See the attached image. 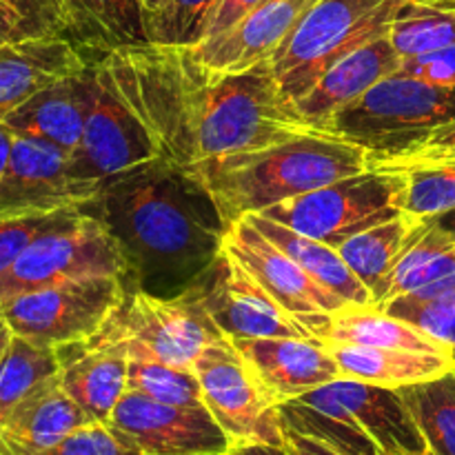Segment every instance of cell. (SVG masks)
I'll return each mask as SVG.
<instances>
[{"instance_id": "cell-1", "label": "cell", "mask_w": 455, "mask_h": 455, "mask_svg": "<svg viewBox=\"0 0 455 455\" xmlns=\"http://www.w3.org/2000/svg\"><path fill=\"white\" fill-rule=\"evenodd\" d=\"M83 209L118 243L124 284L158 298L182 296L216 260L229 231L203 180L167 158L111 178Z\"/></svg>"}, {"instance_id": "cell-2", "label": "cell", "mask_w": 455, "mask_h": 455, "mask_svg": "<svg viewBox=\"0 0 455 455\" xmlns=\"http://www.w3.org/2000/svg\"><path fill=\"white\" fill-rule=\"evenodd\" d=\"M180 53V164L204 163L278 145L311 132L275 78L271 62L234 74H207Z\"/></svg>"}, {"instance_id": "cell-3", "label": "cell", "mask_w": 455, "mask_h": 455, "mask_svg": "<svg viewBox=\"0 0 455 455\" xmlns=\"http://www.w3.org/2000/svg\"><path fill=\"white\" fill-rule=\"evenodd\" d=\"M216 200L227 227L340 178L373 169L367 149L336 133L311 129L302 136L247 154L191 164Z\"/></svg>"}, {"instance_id": "cell-4", "label": "cell", "mask_w": 455, "mask_h": 455, "mask_svg": "<svg viewBox=\"0 0 455 455\" xmlns=\"http://www.w3.org/2000/svg\"><path fill=\"white\" fill-rule=\"evenodd\" d=\"M455 123V87H438L400 71L331 118L324 132L355 142L373 164L404 154Z\"/></svg>"}, {"instance_id": "cell-5", "label": "cell", "mask_w": 455, "mask_h": 455, "mask_svg": "<svg viewBox=\"0 0 455 455\" xmlns=\"http://www.w3.org/2000/svg\"><path fill=\"white\" fill-rule=\"evenodd\" d=\"M398 4L400 0H315L269 60L287 96L298 100L333 62L387 34Z\"/></svg>"}, {"instance_id": "cell-6", "label": "cell", "mask_w": 455, "mask_h": 455, "mask_svg": "<svg viewBox=\"0 0 455 455\" xmlns=\"http://www.w3.org/2000/svg\"><path fill=\"white\" fill-rule=\"evenodd\" d=\"M218 338L225 336L185 296L158 298L138 287H124L116 309L87 342L114 347L127 358L191 369L204 347Z\"/></svg>"}, {"instance_id": "cell-7", "label": "cell", "mask_w": 455, "mask_h": 455, "mask_svg": "<svg viewBox=\"0 0 455 455\" xmlns=\"http://www.w3.org/2000/svg\"><path fill=\"white\" fill-rule=\"evenodd\" d=\"M407 173L369 169L262 212L300 234L340 247L360 231L404 213Z\"/></svg>"}, {"instance_id": "cell-8", "label": "cell", "mask_w": 455, "mask_h": 455, "mask_svg": "<svg viewBox=\"0 0 455 455\" xmlns=\"http://www.w3.org/2000/svg\"><path fill=\"white\" fill-rule=\"evenodd\" d=\"M124 287L123 275L69 280L0 302V318L13 336L56 349L96 336Z\"/></svg>"}, {"instance_id": "cell-9", "label": "cell", "mask_w": 455, "mask_h": 455, "mask_svg": "<svg viewBox=\"0 0 455 455\" xmlns=\"http://www.w3.org/2000/svg\"><path fill=\"white\" fill-rule=\"evenodd\" d=\"M96 275L124 278L127 262L107 227L83 209L71 222L36 238L0 274V302L36 289Z\"/></svg>"}, {"instance_id": "cell-10", "label": "cell", "mask_w": 455, "mask_h": 455, "mask_svg": "<svg viewBox=\"0 0 455 455\" xmlns=\"http://www.w3.org/2000/svg\"><path fill=\"white\" fill-rule=\"evenodd\" d=\"M203 387V403L222 427L235 451L244 447H284L280 407L267 395L229 338L204 347L191 367Z\"/></svg>"}, {"instance_id": "cell-11", "label": "cell", "mask_w": 455, "mask_h": 455, "mask_svg": "<svg viewBox=\"0 0 455 455\" xmlns=\"http://www.w3.org/2000/svg\"><path fill=\"white\" fill-rule=\"evenodd\" d=\"M182 296L194 302L209 323L229 340L240 338H309L314 333L287 314L256 278L222 251Z\"/></svg>"}, {"instance_id": "cell-12", "label": "cell", "mask_w": 455, "mask_h": 455, "mask_svg": "<svg viewBox=\"0 0 455 455\" xmlns=\"http://www.w3.org/2000/svg\"><path fill=\"white\" fill-rule=\"evenodd\" d=\"M225 249L291 318L314 333L315 340L323 342L333 315L349 307L336 293L311 280L278 244L262 235L247 218H240L229 227Z\"/></svg>"}, {"instance_id": "cell-13", "label": "cell", "mask_w": 455, "mask_h": 455, "mask_svg": "<svg viewBox=\"0 0 455 455\" xmlns=\"http://www.w3.org/2000/svg\"><path fill=\"white\" fill-rule=\"evenodd\" d=\"M109 425L123 431L142 455H231L235 444L207 407H176L124 391Z\"/></svg>"}, {"instance_id": "cell-14", "label": "cell", "mask_w": 455, "mask_h": 455, "mask_svg": "<svg viewBox=\"0 0 455 455\" xmlns=\"http://www.w3.org/2000/svg\"><path fill=\"white\" fill-rule=\"evenodd\" d=\"M69 156L34 138L13 136L12 156L0 178V218L83 209L98 196L69 176Z\"/></svg>"}, {"instance_id": "cell-15", "label": "cell", "mask_w": 455, "mask_h": 455, "mask_svg": "<svg viewBox=\"0 0 455 455\" xmlns=\"http://www.w3.org/2000/svg\"><path fill=\"white\" fill-rule=\"evenodd\" d=\"M291 403L347 418L385 455H422L427 451L425 438L398 389L340 378Z\"/></svg>"}, {"instance_id": "cell-16", "label": "cell", "mask_w": 455, "mask_h": 455, "mask_svg": "<svg viewBox=\"0 0 455 455\" xmlns=\"http://www.w3.org/2000/svg\"><path fill=\"white\" fill-rule=\"evenodd\" d=\"M315 0H265L238 25L196 47L185 56L207 74H234L274 58Z\"/></svg>"}, {"instance_id": "cell-17", "label": "cell", "mask_w": 455, "mask_h": 455, "mask_svg": "<svg viewBox=\"0 0 455 455\" xmlns=\"http://www.w3.org/2000/svg\"><path fill=\"white\" fill-rule=\"evenodd\" d=\"M231 342L278 407L342 378L336 358L320 340L240 338Z\"/></svg>"}, {"instance_id": "cell-18", "label": "cell", "mask_w": 455, "mask_h": 455, "mask_svg": "<svg viewBox=\"0 0 455 455\" xmlns=\"http://www.w3.org/2000/svg\"><path fill=\"white\" fill-rule=\"evenodd\" d=\"M400 69V56L389 36L382 34L371 43L354 49L333 62L314 87L302 93L296 102L302 118L314 129H327L331 118L345 107L358 102L380 80Z\"/></svg>"}, {"instance_id": "cell-19", "label": "cell", "mask_w": 455, "mask_h": 455, "mask_svg": "<svg viewBox=\"0 0 455 455\" xmlns=\"http://www.w3.org/2000/svg\"><path fill=\"white\" fill-rule=\"evenodd\" d=\"M92 98L93 65L89 58L84 69L36 93L13 114H9L4 124L12 129L13 136L43 140L71 156L83 140Z\"/></svg>"}, {"instance_id": "cell-20", "label": "cell", "mask_w": 455, "mask_h": 455, "mask_svg": "<svg viewBox=\"0 0 455 455\" xmlns=\"http://www.w3.org/2000/svg\"><path fill=\"white\" fill-rule=\"evenodd\" d=\"M89 56L65 36H34L0 47V123L49 84L84 69Z\"/></svg>"}, {"instance_id": "cell-21", "label": "cell", "mask_w": 455, "mask_h": 455, "mask_svg": "<svg viewBox=\"0 0 455 455\" xmlns=\"http://www.w3.org/2000/svg\"><path fill=\"white\" fill-rule=\"evenodd\" d=\"M56 355L62 391L89 422H109L127 391V355L114 347H96L87 340L56 347Z\"/></svg>"}, {"instance_id": "cell-22", "label": "cell", "mask_w": 455, "mask_h": 455, "mask_svg": "<svg viewBox=\"0 0 455 455\" xmlns=\"http://www.w3.org/2000/svg\"><path fill=\"white\" fill-rule=\"evenodd\" d=\"M87 422L56 376L0 420V455H40Z\"/></svg>"}, {"instance_id": "cell-23", "label": "cell", "mask_w": 455, "mask_h": 455, "mask_svg": "<svg viewBox=\"0 0 455 455\" xmlns=\"http://www.w3.org/2000/svg\"><path fill=\"white\" fill-rule=\"evenodd\" d=\"M324 345L336 358L342 378L389 387V389L434 380L455 369L453 354L380 349V347L345 345V342H324Z\"/></svg>"}, {"instance_id": "cell-24", "label": "cell", "mask_w": 455, "mask_h": 455, "mask_svg": "<svg viewBox=\"0 0 455 455\" xmlns=\"http://www.w3.org/2000/svg\"><path fill=\"white\" fill-rule=\"evenodd\" d=\"M262 235L278 244L311 280L323 284L331 293H336L340 300L351 307H373V296L367 287L358 280V275L347 267L336 247L315 240L311 235L300 234L291 227L275 222L262 213L244 216Z\"/></svg>"}, {"instance_id": "cell-25", "label": "cell", "mask_w": 455, "mask_h": 455, "mask_svg": "<svg viewBox=\"0 0 455 455\" xmlns=\"http://www.w3.org/2000/svg\"><path fill=\"white\" fill-rule=\"evenodd\" d=\"M425 229L427 220H418L409 213H403V216L351 235L338 247V253L347 262V267L371 291L373 307L382 302L387 278L394 271L395 262L425 234Z\"/></svg>"}, {"instance_id": "cell-26", "label": "cell", "mask_w": 455, "mask_h": 455, "mask_svg": "<svg viewBox=\"0 0 455 455\" xmlns=\"http://www.w3.org/2000/svg\"><path fill=\"white\" fill-rule=\"evenodd\" d=\"M69 40L84 53L149 44L140 0H69Z\"/></svg>"}, {"instance_id": "cell-27", "label": "cell", "mask_w": 455, "mask_h": 455, "mask_svg": "<svg viewBox=\"0 0 455 455\" xmlns=\"http://www.w3.org/2000/svg\"><path fill=\"white\" fill-rule=\"evenodd\" d=\"M323 342L380 347V349L425 351V354H453L447 345L438 342L413 327L411 323L395 318L378 307H345L333 315ZM455 355V354H453Z\"/></svg>"}, {"instance_id": "cell-28", "label": "cell", "mask_w": 455, "mask_h": 455, "mask_svg": "<svg viewBox=\"0 0 455 455\" xmlns=\"http://www.w3.org/2000/svg\"><path fill=\"white\" fill-rule=\"evenodd\" d=\"M449 275H455V244L427 222L425 234L395 262L394 271L387 278L385 296L378 309L387 302L411 296Z\"/></svg>"}, {"instance_id": "cell-29", "label": "cell", "mask_w": 455, "mask_h": 455, "mask_svg": "<svg viewBox=\"0 0 455 455\" xmlns=\"http://www.w3.org/2000/svg\"><path fill=\"white\" fill-rule=\"evenodd\" d=\"M427 449L435 455H455V369L434 380L400 387Z\"/></svg>"}, {"instance_id": "cell-30", "label": "cell", "mask_w": 455, "mask_h": 455, "mask_svg": "<svg viewBox=\"0 0 455 455\" xmlns=\"http://www.w3.org/2000/svg\"><path fill=\"white\" fill-rule=\"evenodd\" d=\"M387 36L400 60L449 47L455 43V12L422 0H400Z\"/></svg>"}, {"instance_id": "cell-31", "label": "cell", "mask_w": 455, "mask_h": 455, "mask_svg": "<svg viewBox=\"0 0 455 455\" xmlns=\"http://www.w3.org/2000/svg\"><path fill=\"white\" fill-rule=\"evenodd\" d=\"M58 369L56 349L13 336L0 360V420L40 385L56 378Z\"/></svg>"}, {"instance_id": "cell-32", "label": "cell", "mask_w": 455, "mask_h": 455, "mask_svg": "<svg viewBox=\"0 0 455 455\" xmlns=\"http://www.w3.org/2000/svg\"><path fill=\"white\" fill-rule=\"evenodd\" d=\"M218 0H163L147 13L149 44L163 49H191L204 38Z\"/></svg>"}, {"instance_id": "cell-33", "label": "cell", "mask_w": 455, "mask_h": 455, "mask_svg": "<svg viewBox=\"0 0 455 455\" xmlns=\"http://www.w3.org/2000/svg\"><path fill=\"white\" fill-rule=\"evenodd\" d=\"M127 360L129 391H138L147 398L176 407H204L203 387L194 369H178L147 358Z\"/></svg>"}, {"instance_id": "cell-34", "label": "cell", "mask_w": 455, "mask_h": 455, "mask_svg": "<svg viewBox=\"0 0 455 455\" xmlns=\"http://www.w3.org/2000/svg\"><path fill=\"white\" fill-rule=\"evenodd\" d=\"M404 173H407L404 213L418 220H429L455 209V160L404 169Z\"/></svg>"}, {"instance_id": "cell-35", "label": "cell", "mask_w": 455, "mask_h": 455, "mask_svg": "<svg viewBox=\"0 0 455 455\" xmlns=\"http://www.w3.org/2000/svg\"><path fill=\"white\" fill-rule=\"evenodd\" d=\"M83 209H62L53 213L0 218V274L22 256L27 247L47 231L58 229L74 220Z\"/></svg>"}, {"instance_id": "cell-36", "label": "cell", "mask_w": 455, "mask_h": 455, "mask_svg": "<svg viewBox=\"0 0 455 455\" xmlns=\"http://www.w3.org/2000/svg\"><path fill=\"white\" fill-rule=\"evenodd\" d=\"M40 455H142L140 449L109 422H87Z\"/></svg>"}, {"instance_id": "cell-37", "label": "cell", "mask_w": 455, "mask_h": 455, "mask_svg": "<svg viewBox=\"0 0 455 455\" xmlns=\"http://www.w3.org/2000/svg\"><path fill=\"white\" fill-rule=\"evenodd\" d=\"M4 9L13 13L34 36H65L69 38L71 13L69 0H0Z\"/></svg>"}, {"instance_id": "cell-38", "label": "cell", "mask_w": 455, "mask_h": 455, "mask_svg": "<svg viewBox=\"0 0 455 455\" xmlns=\"http://www.w3.org/2000/svg\"><path fill=\"white\" fill-rule=\"evenodd\" d=\"M449 160H455V123L431 133L427 140H422L413 149L394 156L389 160H382V163H376L373 167L389 169V172H404V169L449 163Z\"/></svg>"}, {"instance_id": "cell-39", "label": "cell", "mask_w": 455, "mask_h": 455, "mask_svg": "<svg viewBox=\"0 0 455 455\" xmlns=\"http://www.w3.org/2000/svg\"><path fill=\"white\" fill-rule=\"evenodd\" d=\"M400 74L438 87H455V43L435 52L400 60Z\"/></svg>"}, {"instance_id": "cell-40", "label": "cell", "mask_w": 455, "mask_h": 455, "mask_svg": "<svg viewBox=\"0 0 455 455\" xmlns=\"http://www.w3.org/2000/svg\"><path fill=\"white\" fill-rule=\"evenodd\" d=\"M262 3H265V0H218L212 18H209L207 29H204L203 40H212L216 38V36L229 31L231 27L238 25L244 16H249V13L256 7H260ZM203 40H200V43H203Z\"/></svg>"}, {"instance_id": "cell-41", "label": "cell", "mask_w": 455, "mask_h": 455, "mask_svg": "<svg viewBox=\"0 0 455 455\" xmlns=\"http://www.w3.org/2000/svg\"><path fill=\"white\" fill-rule=\"evenodd\" d=\"M284 455H342L329 444L284 427Z\"/></svg>"}, {"instance_id": "cell-42", "label": "cell", "mask_w": 455, "mask_h": 455, "mask_svg": "<svg viewBox=\"0 0 455 455\" xmlns=\"http://www.w3.org/2000/svg\"><path fill=\"white\" fill-rule=\"evenodd\" d=\"M22 38H31V36L27 34L25 27L20 25V20H18L9 9H4L3 4H0V47H4V44L9 43H16V40Z\"/></svg>"}, {"instance_id": "cell-43", "label": "cell", "mask_w": 455, "mask_h": 455, "mask_svg": "<svg viewBox=\"0 0 455 455\" xmlns=\"http://www.w3.org/2000/svg\"><path fill=\"white\" fill-rule=\"evenodd\" d=\"M427 222H429L435 231H440L444 238L451 240V243L455 244V209H451V212H447V213H440V216H435V218H429Z\"/></svg>"}, {"instance_id": "cell-44", "label": "cell", "mask_w": 455, "mask_h": 455, "mask_svg": "<svg viewBox=\"0 0 455 455\" xmlns=\"http://www.w3.org/2000/svg\"><path fill=\"white\" fill-rule=\"evenodd\" d=\"M12 147H13L12 129H9L4 123H0V178H3L4 169H7L9 156H12Z\"/></svg>"}, {"instance_id": "cell-45", "label": "cell", "mask_w": 455, "mask_h": 455, "mask_svg": "<svg viewBox=\"0 0 455 455\" xmlns=\"http://www.w3.org/2000/svg\"><path fill=\"white\" fill-rule=\"evenodd\" d=\"M231 455H284V449H275V447H244V449H238L235 453Z\"/></svg>"}, {"instance_id": "cell-46", "label": "cell", "mask_w": 455, "mask_h": 455, "mask_svg": "<svg viewBox=\"0 0 455 455\" xmlns=\"http://www.w3.org/2000/svg\"><path fill=\"white\" fill-rule=\"evenodd\" d=\"M12 338H13L12 329H9L7 323H4V320L0 318V360H3V355H4V351H7V347H9V342H12Z\"/></svg>"}, {"instance_id": "cell-47", "label": "cell", "mask_w": 455, "mask_h": 455, "mask_svg": "<svg viewBox=\"0 0 455 455\" xmlns=\"http://www.w3.org/2000/svg\"><path fill=\"white\" fill-rule=\"evenodd\" d=\"M140 3H142V7H145V12L149 13L151 9H156V7H158V4L163 3V0H140Z\"/></svg>"}, {"instance_id": "cell-48", "label": "cell", "mask_w": 455, "mask_h": 455, "mask_svg": "<svg viewBox=\"0 0 455 455\" xmlns=\"http://www.w3.org/2000/svg\"><path fill=\"white\" fill-rule=\"evenodd\" d=\"M422 3L438 4V7H453V4H455V0H422Z\"/></svg>"}, {"instance_id": "cell-49", "label": "cell", "mask_w": 455, "mask_h": 455, "mask_svg": "<svg viewBox=\"0 0 455 455\" xmlns=\"http://www.w3.org/2000/svg\"><path fill=\"white\" fill-rule=\"evenodd\" d=\"M422 455H435V453H431V451H429V449H427V451H425V453H422Z\"/></svg>"}, {"instance_id": "cell-50", "label": "cell", "mask_w": 455, "mask_h": 455, "mask_svg": "<svg viewBox=\"0 0 455 455\" xmlns=\"http://www.w3.org/2000/svg\"><path fill=\"white\" fill-rule=\"evenodd\" d=\"M444 9H453V12H455V4H453V7H444Z\"/></svg>"}]
</instances>
